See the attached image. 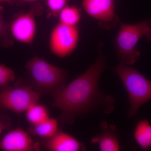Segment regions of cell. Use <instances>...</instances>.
I'll list each match as a JSON object with an SVG mask.
<instances>
[{
    "label": "cell",
    "mask_w": 151,
    "mask_h": 151,
    "mask_svg": "<svg viewBox=\"0 0 151 151\" xmlns=\"http://www.w3.org/2000/svg\"><path fill=\"white\" fill-rule=\"evenodd\" d=\"M103 48L101 42L96 61L83 74L65 85L54 99L52 106L60 111L61 126L73 124L77 118L91 111L108 114L115 110L114 98L102 92L98 86L107 61Z\"/></svg>",
    "instance_id": "1"
},
{
    "label": "cell",
    "mask_w": 151,
    "mask_h": 151,
    "mask_svg": "<svg viewBox=\"0 0 151 151\" xmlns=\"http://www.w3.org/2000/svg\"><path fill=\"white\" fill-rule=\"evenodd\" d=\"M30 84L40 94L49 95L54 99L65 86L67 71L34 56L25 65Z\"/></svg>",
    "instance_id": "2"
},
{
    "label": "cell",
    "mask_w": 151,
    "mask_h": 151,
    "mask_svg": "<svg viewBox=\"0 0 151 151\" xmlns=\"http://www.w3.org/2000/svg\"><path fill=\"white\" fill-rule=\"evenodd\" d=\"M114 70L127 90L130 103L128 116L132 118L141 106L151 100V81L135 68L122 63Z\"/></svg>",
    "instance_id": "3"
},
{
    "label": "cell",
    "mask_w": 151,
    "mask_h": 151,
    "mask_svg": "<svg viewBox=\"0 0 151 151\" xmlns=\"http://www.w3.org/2000/svg\"><path fill=\"white\" fill-rule=\"evenodd\" d=\"M120 28L115 38L114 46L118 59L123 64L131 65L137 61L140 53L137 45L149 30V22L144 21L130 24L119 22Z\"/></svg>",
    "instance_id": "4"
},
{
    "label": "cell",
    "mask_w": 151,
    "mask_h": 151,
    "mask_svg": "<svg viewBox=\"0 0 151 151\" xmlns=\"http://www.w3.org/2000/svg\"><path fill=\"white\" fill-rule=\"evenodd\" d=\"M40 96L29 84L15 88L11 86L0 92V111L9 110L21 114L38 103Z\"/></svg>",
    "instance_id": "5"
},
{
    "label": "cell",
    "mask_w": 151,
    "mask_h": 151,
    "mask_svg": "<svg viewBox=\"0 0 151 151\" xmlns=\"http://www.w3.org/2000/svg\"><path fill=\"white\" fill-rule=\"evenodd\" d=\"M78 25L59 23L52 30L49 40L50 52L59 58L70 56L75 50L79 40Z\"/></svg>",
    "instance_id": "6"
},
{
    "label": "cell",
    "mask_w": 151,
    "mask_h": 151,
    "mask_svg": "<svg viewBox=\"0 0 151 151\" xmlns=\"http://www.w3.org/2000/svg\"><path fill=\"white\" fill-rule=\"evenodd\" d=\"M81 5L86 13L97 21L102 28L110 30L119 24L115 0H82Z\"/></svg>",
    "instance_id": "7"
},
{
    "label": "cell",
    "mask_w": 151,
    "mask_h": 151,
    "mask_svg": "<svg viewBox=\"0 0 151 151\" xmlns=\"http://www.w3.org/2000/svg\"><path fill=\"white\" fill-rule=\"evenodd\" d=\"M35 7L17 17L9 26L10 32L13 38L20 43L31 44L35 38L37 30L35 17Z\"/></svg>",
    "instance_id": "8"
},
{
    "label": "cell",
    "mask_w": 151,
    "mask_h": 151,
    "mask_svg": "<svg viewBox=\"0 0 151 151\" xmlns=\"http://www.w3.org/2000/svg\"><path fill=\"white\" fill-rule=\"evenodd\" d=\"M0 149L4 151L40 150V143H34L27 132L20 128L9 131L0 140Z\"/></svg>",
    "instance_id": "9"
},
{
    "label": "cell",
    "mask_w": 151,
    "mask_h": 151,
    "mask_svg": "<svg viewBox=\"0 0 151 151\" xmlns=\"http://www.w3.org/2000/svg\"><path fill=\"white\" fill-rule=\"evenodd\" d=\"M40 143V149L48 151H85L84 143L79 142L73 136L58 129L51 137L44 139Z\"/></svg>",
    "instance_id": "10"
},
{
    "label": "cell",
    "mask_w": 151,
    "mask_h": 151,
    "mask_svg": "<svg viewBox=\"0 0 151 151\" xmlns=\"http://www.w3.org/2000/svg\"><path fill=\"white\" fill-rule=\"evenodd\" d=\"M100 127L102 131L92 138L91 144L97 145L101 151H120L119 136L116 126L103 121L100 123Z\"/></svg>",
    "instance_id": "11"
},
{
    "label": "cell",
    "mask_w": 151,
    "mask_h": 151,
    "mask_svg": "<svg viewBox=\"0 0 151 151\" xmlns=\"http://www.w3.org/2000/svg\"><path fill=\"white\" fill-rule=\"evenodd\" d=\"M134 139L138 146L145 150H151V124L147 119L139 120L134 133Z\"/></svg>",
    "instance_id": "12"
},
{
    "label": "cell",
    "mask_w": 151,
    "mask_h": 151,
    "mask_svg": "<svg viewBox=\"0 0 151 151\" xmlns=\"http://www.w3.org/2000/svg\"><path fill=\"white\" fill-rule=\"evenodd\" d=\"M58 130V119L49 118L40 124L31 125L28 131L29 134L44 139L53 137Z\"/></svg>",
    "instance_id": "13"
},
{
    "label": "cell",
    "mask_w": 151,
    "mask_h": 151,
    "mask_svg": "<svg viewBox=\"0 0 151 151\" xmlns=\"http://www.w3.org/2000/svg\"><path fill=\"white\" fill-rule=\"evenodd\" d=\"M25 116L28 122L31 125H37L48 119V109L46 106L38 103L31 106L25 112Z\"/></svg>",
    "instance_id": "14"
},
{
    "label": "cell",
    "mask_w": 151,
    "mask_h": 151,
    "mask_svg": "<svg viewBox=\"0 0 151 151\" xmlns=\"http://www.w3.org/2000/svg\"><path fill=\"white\" fill-rule=\"evenodd\" d=\"M58 17L60 23L77 26L81 19V12L76 6L67 5L60 12Z\"/></svg>",
    "instance_id": "15"
},
{
    "label": "cell",
    "mask_w": 151,
    "mask_h": 151,
    "mask_svg": "<svg viewBox=\"0 0 151 151\" xmlns=\"http://www.w3.org/2000/svg\"><path fill=\"white\" fill-rule=\"evenodd\" d=\"M15 80L13 70L3 64H0V92L8 89L9 84Z\"/></svg>",
    "instance_id": "16"
},
{
    "label": "cell",
    "mask_w": 151,
    "mask_h": 151,
    "mask_svg": "<svg viewBox=\"0 0 151 151\" xmlns=\"http://www.w3.org/2000/svg\"><path fill=\"white\" fill-rule=\"evenodd\" d=\"M12 37L9 30V26L4 20L0 11V42L3 46L8 47L14 44Z\"/></svg>",
    "instance_id": "17"
},
{
    "label": "cell",
    "mask_w": 151,
    "mask_h": 151,
    "mask_svg": "<svg viewBox=\"0 0 151 151\" xmlns=\"http://www.w3.org/2000/svg\"><path fill=\"white\" fill-rule=\"evenodd\" d=\"M70 0H46L47 6L50 11L54 15L58 16L60 12L65 6L68 1Z\"/></svg>",
    "instance_id": "18"
},
{
    "label": "cell",
    "mask_w": 151,
    "mask_h": 151,
    "mask_svg": "<svg viewBox=\"0 0 151 151\" xmlns=\"http://www.w3.org/2000/svg\"><path fill=\"white\" fill-rule=\"evenodd\" d=\"M12 127V123L9 117L6 115L0 114V137L4 130H9Z\"/></svg>",
    "instance_id": "19"
},
{
    "label": "cell",
    "mask_w": 151,
    "mask_h": 151,
    "mask_svg": "<svg viewBox=\"0 0 151 151\" xmlns=\"http://www.w3.org/2000/svg\"><path fill=\"white\" fill-rule=\"evenodd\" d=\"M149 30L147 34L146 35V37L147 39L148 40H151V21L149 22Z\"/></svg>",
    "instance_id": "20"
},
{
    "label": "cell",
    "mask_w": 151,
    "mask_h": 151,
    "mask_svg": "<svg viewBox=\"0 0 151 151\" xmlns=\"http://www.w3.org/2000/svg\"><path fill=\"white\" fill-rule=\"evenodd\" d=\"M20 1L23 2H24L32 3L37 1H39V0H20Z\"/></svg>",
    "instance_id": "21"
},
{
    "label": "cell",
    "mask_w": 151,
    "mask_h": 151,
    "mask_svg": "<svg viewBox=\"0 0 151 151\" xmlns=\"http://www.w3.org/2000/svg\"><path fill=\"white\" fill-rule=\"evenodd\" d=\"M10 1V0H0V2L8 1Z\"/></svg>",
    "instance_id": "22"
}]
</instances>
